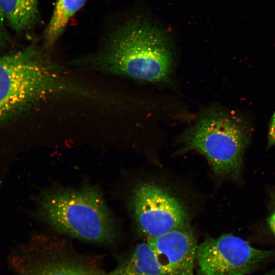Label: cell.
<instances>
[{"label":"cell","instance_id":"obj_1","mask_svg":"<svg viewBox=\"0 0 275 275\" xmlns=\"http://www.w3.org/2000/svg\"><path fill=\"white\" fill-rule=\"evenodd\" d=\"M173 53L169 38L160 28L136 19L114 29L99 51L73 64L108 75L166 82L173 73Z\"/></svg>","mask_w":275,"mask_h":275},{"label":"cell","instance_id":"obj_2","mask_svg":"<svg viewBox=\"0 0 275 275\" xmlns=\"http://www.w3.org/2000/svg\"><path fill=\"white\" fill-rule=\"evenodd\" d=\"M35 214L59 233L87 242L109 244L117 237L116 221L96 187L43 189L36 198Z\"/></svg>","mask_w":275,"mask_h":275},{"label":"cell","instance_id":"obj_3","mask_svg":"<svg viewBox=\"0 0 275 275\" xmlns=\"http://www.w3.org/2000/svg\"><path fill=\"white\" fill-rule=\"evenodd\" d=\"M71 76L30 46L0 57V122L44 98L69 95Z\"/></svg>","mask_w":275,"mask_h":275},{"label":"cell","instance_id":"obj_4","mask_svg":"<svg viewBox=\"0 0 275 275\" xmlns=\"http://www.w3.org/2000/svg\"><path fill=\"white\" fill-rule=\"evenodd\" d=\"M246 123L236 114L214 108L202 114L183 134L184 150L204 156L218 175L237 174L249 143Z\"/></svg>","mask_w":275,"mask_h":275},{"label":"cell","instance_id":"obj_5","mask_svg":"<svg viewBox=\"0 0 275 275\" xmlns=\"http://www.w3.org/2000/svg\"><path fill=\"white\" fill-rule=\"evenodd\" d=\"M274 253L255 248L232 234L208 238L197 246L198 275H246Z\"/></svg>","mask_w":275,"mask_h":275},{"label":"cell","instance_id":"obj_6","mask_svg":"<svg viewBox=\"0 0 275 275\" xmlns=\"http://www.w3.org/2000/svg\"><path fill=\"white\" fill-rule=\"evenodd\" d=\"M134 219L147 238L161 235L185 226L187 214L179 202L159 187L140 184L132 199Z\"/></svg>","mask_w":275,"mask_h":275},{"label":"cell","instance_id":"obj_7","mask_svg":"<svg viewBox=\"0 0 275 275\" xmlns=\"http://www.w3.org/2000/svg\"><path fill=\"white\" fill-rule=\"evenodd\" d=\"M166 275H194L197 248L193 233L185 226L147 238Z\"/></svg>","mask_w":275,"mask_h":275},{"label":"cell","instance_id":"obj_8","mask_svg":"<svg viewBox=\"0 0 275 275\" xmlns=\"http://www.w3.org/2000/svg\"><path fill=\"white\" fill-rule=\"evenodd\" d=\"M60 245L54 241L46 244L44 254L28 267L24 275H104L96 266Z\"/></svg>","mask_w":275,"mask_h":275},{"label":"cell","instance_id":"obj_9","mask_svg":"<svg viewBox=\"0 0 275 275\" xmlns=\"http://www.w3.org/2000/svg\"><path fill=\"white\" fill-rule=\"evenodd\" d=\"M104 275H166L155 253L147 242L138 245L115 268Z\"/></svg>","mask_w":275,"mask_h":275},{"label":"cell","instance_id":"obj_10","mask_svg":"<svg viewBox=\"0 0 275 275\" xmlns=\"http://www.w3.org/2000/svg\"><path fill=\"white\" fill-rule=\"evenodd\" d=\"M0 14L16 33L25 32L39 21L38 0H0Z\"/></svg>","mask_w":275,"mask_h":275},{"label":"cell","instance_id":"obj_11","mask_svg":"<svg viewBox=\"0 0 275 275\" xmlns=\"http://www.w3.org/2000/svg\"><path fill=\"white\" fill-rule=\"evenodd\" d=\"M86 0H57L43 34V44L50 49L64 32L71 18Z\"/></svg>","mask_w":275,"mask_h":275},{"label":"cell","instance_id":"obj_12","mask_svg":"<svg viewBox=\"0 0 275 275\" xmlns=\"http://www.w3.org/2000/svg\"><path fill=\"white\" fill-rule=\"evenodd\" d=\"M267 139L268 147H271L275 145V112L271 119Z\"/></svg>","mask_w":275,"mask_h":275},{"label":"cell","instance_id":"obj_13","mask_svg":"<svg viewBox=\"0 0 275 275\" xmlns=\"http://www.w3.org/2000/svg\"><path fill=\"white\" fill-rule=\"evenodd\" d=\"M268 223L271 229L275 233V211L269 218Z\"/></svg>","mask_w":275,"mask_h":275},{"label":"cell","instance_id":"obj_14","mask_svg":"<svg viewBox=\"0 0 275 275\" xmlns=\"http://www.w3.org/2000/svg\"><path fill=\"white\" fill-rule=\"evenodd\" d=\"M3 17L0 14V40L2 39V21L3 20Z\"/></svg>","mask_w":275,"mask_h":275},{"label":"cell","instance_id":"obj_15","mask_svg":"<svg viewBox=\"0 0 275 275\" xmlns=\"http://www.w3.org/2000/svg\"><path fill=\"white\" fill-rule=\"evenodd\" d=\"M264 275H275V272L274 271H270L268 273H267Z\"/></svg>","mask_w":275,"mask_h":275}]
</instances>
